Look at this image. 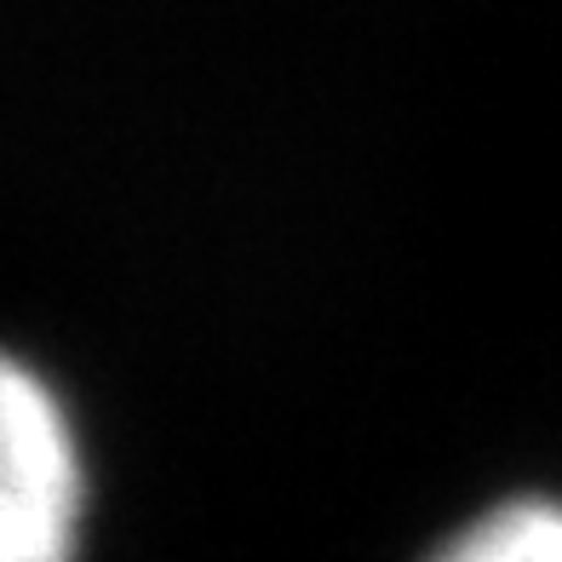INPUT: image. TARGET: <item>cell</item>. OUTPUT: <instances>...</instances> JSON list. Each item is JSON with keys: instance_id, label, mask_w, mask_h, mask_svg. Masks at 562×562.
Segmentation results:
<instances>
[{"instance_id": "obj_2", "label": "cell", "mask_w": 562, "mask_h": 562, "mask_svg": "<svg viewBox=\"0 0 562 562\" xmlns=\"http://www.w3.org/2000/svg\"><path fill=\"white\" fill-rule=\"evenodd\" d=\"M430 562H562V505L505 499L459 528Z\"/></svg>"}, {"instance_id": "obj_1", "label": "cell", "mask_w": 562, "mask_h": 562, "mask_svg": "<svg viewBox=\"0 0 562 562\" xmlns=\"http://www.w3.org/2000/svg\"><path fill=\"white\" fill-rule=\"evenodd\" d=\"M81 448L69 414L12 356H0V562H75L81 546Z\"/></svg>"}]
</instances>
